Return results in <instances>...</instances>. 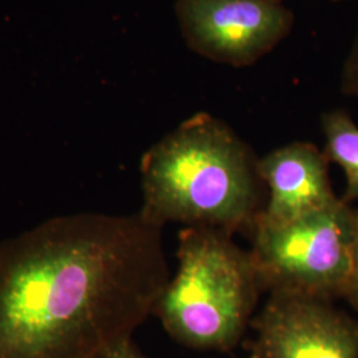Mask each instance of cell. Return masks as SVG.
I'll return each mask as SVG.
<instances>
[{
  "label": "cell",
  "instance_id": "7",
  "mask_svg": "<svg viewBox=\"0 0 358 358\" xmlns=\"http://www.w3.org/2000/svg\"><path fill=\"white\" fill-rule=\"evenodd\" d=\"M328 166V158L312 142H291L260 157L259 173L269 198L256 219L284 223L337 202Z\"/></svg>",
  "mask_w": 358,
  "mask_h": 358
},
{
  "label": "cell",
  "instance_id": "10",
  "mask_svg": "<svg viewBox=\"0 0 358 358\" xmlns=\"http://www.w3.org/2000/svg\"><path fill=\"white\" fill-rule=\"evenodd\" d=\"M96 358H149L134 344L133 338L125 340L117 345L109 348Z\"/></svg>",
  "mask_w": 358,
  "mask_h": 358
},
{
  "label": "cell",
  "instance_id": "2",
  "mask_svg": "<svg viewBox=\"0 0 358 358\" xmlns=\"http://www.w3.org/2000/svg\"><path fill=\"white\" fill-rule=\"evenodd\" d=\"M259 157L234 129L199 112L153 145L141 161V217L231 235L247 232L263 211Z\"/></svg>",
  "mask_w": 358,
  "mask_h": 358
},
{
  "label": "cell",
  "instance_id": "13",
  "mask_svg": "<svg viewBox=\"0 0 358 358\" xmlns=\"http://www.w3.org/2000/svg\"><path fill=\"white\" fill-rule=\"evenodd\" d=\"M332 1H341V0H332Z\"/></svg>",
  "mask_w": 358,
  "mask_h": 358
},
{
  "label": "cell",
  "instance_id": "1",
  "mask_svg": "<svg viewBox=\"0 0 358 358\" xmlns=\"http://www.w3.org/2000/svg\"><path fill=\"white\" fill-rule=\"evenodd\" d=\"M162 230L77 213L0 241V358H96L133 338L171 278Z\"/></svg>",
  "mask_w": 358,
  "mask_h": 358
},
{
  "label": "cell",
  "instance_id": "9",
  "mask_svg": "<svg viewBox=\"0 0 358 358\" xmlns=\"http://www.w3.org/2000/svg\"><path fill=\"white\" fill-rule=\"evenodd\" d=\"M340 90L346 97L358 100V26L340 73Z\"/></svg>",
  "mask_w": 358,
  "mask_h": 358
},
{
  "label": "cell",
  "instance_id": "8",
  "mask_svg": "<svg viewBox=\"0 0 358 358\" xmlns=\"http://www.w3.org/2000/svg\"><path fill=\"white\" fill-rule=\"evenodd\" d=\"M321 130L325 138L324 154L329 164H337L345 173L344 201H358V125L350 115L336 109L321 115Z\"/></svg>",
  "mask_w": 358,
  "mask_h": 358
},
{
  "label": "cell",
  "instance_id": "3",
  "mask_svg": "<svg viewBox=\"0 0 358 358\" xmlns=\"http://www.w3.org/2000/svg\"><path fill=\"white\" fill-rule=\"evenodd\" d=\"M178 268L154 316L180 345L230 352L254 319L263 285L250 250L211 227L179 231Z\"/></svg>",
  "mask_w": 358,
  "mask_h": 358
},
{
  "label": "cell",
  "instance_id": "4",
  "mask_svg": "<svg viewBox=\"0 0 358 358\" xmlns=\"http://www.w3.org/2000/svg\"><path fill=\"white\" fill-rule=\"evenodd\" d=\"M357 230L358 210L343 198L284 223L255 219L250 254L264 292L344 300Z\"/></svg>",
  "mask_w": 358,
  "mask_h": 358
},
{
  "label": "cell",
  "instance_id": "6",
  "mask_svg": "<svg viewBox=\"0 0 358 358\" xmlns=\"http://www.w3.org/2000/svg\"><path fill=\"white\" fill-rule=\"evenodd\" d=\"M251 327V358H358V322L333 301L269 294Z\"/></svg>",
  "mask_w": 358,
  "mask_h": 358
},
{
  "label": "cell",
  "instance_id": "12",
  "mask_svg": "<svg viewBox=\"0 0 358 358\" xmlns=\"http://www.w3.org/2000/svg\"><path fill=\"white\" fill-rule=\"evenodd\" d=\"M272 1H282V0H272Z\"/></svg>",
  "mask_w": 358,
  "mask_h": 358
},
{
  "label": "cell",
  "instance_id": "5",
  "mask_svg": "<svg viewBox=\"0 0 358 358\" xmlns=\"http://www.w3.org/2000/svg\"><path fill=\"white\" fill-rule=\"evenodd\" d=\"M176 15L192 52L234 68L257 63L294 24V13L272 0H177Z\"/></svg>",
  "mask_w": 358,
  "mask_h": 358
},
{
  "label": "cell",
  "instance_id": "14",
  "mask_svg": "<svg viewBox=\"0 0 358 358\" xmlns=\"http://www.w3.org/2000/svg\"><path fill=\"white\" fill-rule=\"evenodd\" d=\"M248 358H251V357H248Z\"/></svg>",
  "mask_w": 358,
  "mask_h": 358
},
{
  "label": "cell",
  "instance_id": "11",
  "mask_svg": "<svg viewBox=\"0 0 358 358\" xmlns=\"http://www.w3.org/2000/svg\"><path fill=\"white\" fill-rule=\"evenodd\" d=\"M346 300L352 307L358 310V230L356 236V244H355V254H353V264H352V272L346 288Z\"/></svg>",
  "mask_w": 358,
  "mask_h": 358
}]
</instances>
